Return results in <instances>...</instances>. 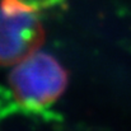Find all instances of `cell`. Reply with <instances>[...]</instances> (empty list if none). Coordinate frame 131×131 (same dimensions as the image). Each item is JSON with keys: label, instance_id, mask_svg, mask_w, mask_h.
I'll list each match as a JSON object with an SVG mask.
<instances>
[{"label": "cell", "instance_id": "obj_1", "mask_svg": "<svg viewBox=\"0 0 131 131\" xmlns=\"http://www.w3.org/2000/svg\"><path fill=\"white\" fill-rule=\"evenodd\" d=\"M13 102L24 111L41 112L65 92L68 73L48 53L36 51L18 62L8 77Z\"/></svg>", "mask_w": 131, "mask_h": 131}, {"label": "cell", "instance_id": "obj_2", "mask_svg": "<svg viewBox=\"0 0 131 131\" xmlns=\"http://www.w3.org/2000/svg\"><path fill=\"white\" fill-rule=\"evenodd\" d=\"M43 42V26L37 12L14 0L0 1V65H17Z\"/></svg>", "mask_w": 131, "mask_h": 131}, {"label": "cell", "instance_id": "obj_3", "mask_svg": "<svg viewBox=\"0 0 131 131\" xmlns=\"http://www.w3.org/2000/svg\"><path fill=\"white\" fill-rule=\"evenodd\" d=\"M18 4L23 5L24 8L33 10V12H40L46 9H52L57 8L65 4L66 0H14Z\"/></svg>", "mask_w": 131, "mask_h": 131}]
</instances>
